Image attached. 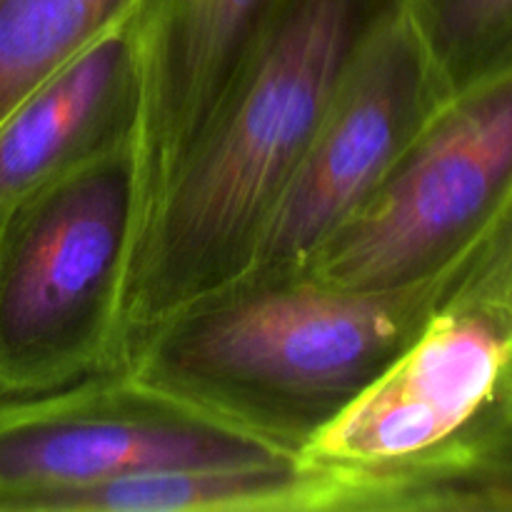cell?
Instances as JSON below:
<instances>
[{
	"label": "cell",
	"instance_id": "6da1fadb",
	"mask_svg": "<svg viewBox=\"0 0 512 512\" xmlns=\"http://www.w3.org/2000/svg\"><path fill=\"white\" fill-rule=\"evenodd\" d=\"M385 3L273 0L223 108L150 203L123 310L168 323L245 283L260 233Z\"/></svg>",
	"mask_w": 512,
	"mask_h": 512
},
{
	"label": "cell",
	"instance_id": "7a4b0ae2",
	"mask_svg": "<svg viewBox=\"0 0 512 512\" xmlns=\"http://www.w3.org/2000/svg\"><path fill=\"white\" fill-rule=\"evenodd\" d=\"M445 295L435 288L350 290L313 275L228 290L168 320L158 350L168 388L215 415L265 430L320 423L365 388Z\"/></svg>",
	"mask_w": 512,
	"mask_h": 512
},
{
	"label": "cell",
	"instance_id": "3957f363",
	"mask_svg": "<svg viewBox=\"0 0 512 512\" xmlns=\"http://www.w3.org/2000/svg\"><path fill=\"white\" fill-rule=\"evenodd\" d=\"M512 253V68L448 95L300 273L445 300Z\"/></svg>",
	"mask_w": 512,
	"mask_h": 512
},
{
	"label": "cell",
	"instance_id": "277c9868",
	"mask_svg": "<svg viewBox=\"0 0 512 512\" xmlns=\"http://www.w3.org/2000/svg\"><path fill=\"white\" fill-rule=\"evenodd\" d=\"M145 215L138 125L35 190L0 223V395L55 385L123 313Z\"/></svg>",
	"mask_w": 512,
	"mask_h": 512
},
{
	"label": "cell",
	"instance_id": "5b68a950",
	"mask_svg": "<svg viewBox=\"0 0 512 512\" xmlns=\"http://www.w3.org/2000/svg\"><path fill=\"white\" fill-rule=\"evenodd\" d=\"M508 400L512 253L438 305L360 393L305 435L298 455L340 478L410 468L443 453Z\"/></svg>",
	"mask_w": 512,
	"mask_h": 512
},
{
	"label": "cell",
	"instance_id": "8992f818",
	"mask_svg": "<svg viewBox=\"0 0 512 512\" xmlns=\"http://www.w3.org/2000/svg\"><path fill=\"white\" fill-rule=\"evenodd\" d=\"M445 98L415 0H388L355 45L260 233L243 285L300 273L358 213Z\"/></svg>",
	"mask_w": 512,
	"mask_h": 512
},
{
	"label": "cell",
	"instance_id": "52a82bcc",
	"mask_svg": "<svg viewBox=\"0 0 512 512\" xmlns=\"http://www.w3.org/2000/svg\"><path fill=\"white\" fill-rule=\"evenodd\" d=\"M300 458L278 438L223 415H65L0 395V512L38 495L125 475L248 468Z\"/></svg>",
	"mask_w": 512,
	"mask_h": 512
},
{
	"label": "cell",
	"instance_id": "ba28073f",
	"mask_svg": "<svg viewBox=\"0 0 512 512\" xmlns=\"http://www.w3.org/2000/svg\"><path fill=\"white\" fill-rule=\"evenodd\" d=\"M270 8L273 0H143L135 125L145 215L223 108Z\"/></svg>",
	"mask_w": 512,
	"mask_h": 512
},
{
	"label": "cell",
	"instance_id": "9c48e42d",
	"mask_svg": "<svg viewBox=\"0 0 512 512\" xmlns=\"http://www.w3.org/2000/svg\"><path fill=\"white\" fill-rule=\"evenodd\" d=\"M135 20L138 13L90 40L0 120V223L55 175L135 125Z\"/></svg>",
	"mask_w": 512,
	"mask_h": 512
},
{
	"label": "cell",
	"instance_id": "30bf717a",
	"mask_svg": "<svg viewBox=\"0 0 512 512\" xmlns=\"http://www.w3.org/2000/svg\"><path fill=\"white\" fill-rule=\"evenodd\" d=\"M143 0H0V120Z\"/></svg>",
	"mask_w": 512,
	"mask_h": 512
},
{
	"label": "cell",
	"instance_id": "8fae6325",
	"mask_svg": "<svg viewBox=\"0 0 512 512\" xmlns=\"http://www.w3.org/2000/svg\"><path fill=\"white\" fill-rule=\"evenodd\" d=\"M445 95L512 68V0H415Z\"/></svg>",
	"mask_w": 512,
	"mask_h": 512
}]
</instances>
